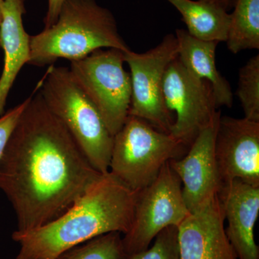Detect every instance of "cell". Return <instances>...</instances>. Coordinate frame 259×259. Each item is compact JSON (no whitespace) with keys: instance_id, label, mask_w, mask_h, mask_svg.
<instances>
[{"instance_id":"obj_1","label":"cell","mask_w":259,"mask_h":259,"mask_svg":"<svg viewBox=\"0 0 259 259\" xmlns=\"http://www.w3.org/2000/svg\"><path fill=\"white\" fill-rule=\"evenodd\" d=\"M39 87L28 97L0 160V190L21 233L59 218L104 175L49 110Z\"/></svg>"},{"instance_id":"obj_2","label":"cell","mask_w":259,"mask_h":259,"mask_svg":"<svg viewBox=\"0 0 259 259\" xmlns=\"http://www.w3.org/2000/svg\"><path fill=\"white\" fill-rule=\"evenodd\" d=\"M137 192L110 172L59 218L28 232L15 231L20 245L15 259H58L63 253L97 236L132 226Z\"/></svg>"},{"instance_id":"obj_3","label":"cell","mask_w":259,"mask_h":259,"mask_svg":"<svg viewBox=\"0 0 259 259\" xmlns=\"http://www.w3.org/2000/svg\"><path fill=\"white\" fill-rule=\"evenodd\" d=\"M104 48L131 51L111 11L95 0H64L56 23L30 35L28 64L51 66L59 59L71 62Z\"/></svg>"},{"instance_id":"obj_4","label":"cell","mask_w":259,"mask_h":259,"mask_svg":"<svg viewBox=\"0 0 259 259\" xmlns=\"http://www.w3.org/2000/svg\"><path fill=\"white\" fill-rule=\"evenodd\" d=\"M44 103L81 148L94 168L109 172L114 136L69 69L51 65L39 82Z\"/></svg>"},{"instance_id":"obj_5","label":"cell","mask_w":259,"mask_h":259,"mask_svg":"<svg viewBox=\"0 0 259 259\" xmlns=\"http://www.w3.org/2000/svg\"><path fill=\"white\" fill-rule=\"evenodd\" d=\"M185 147L171 134L128 115L122 128L114 136L109 172L138 192L153 182L162 167L177 158Z\"/></svg>"},{"instance_id":"obj_6","label":"cell","mask_w":259,"mask_h":259,"mask_svg":"<svg viewBox=\"0 0 259 259\" xmlns=\"http://www.w3.org/2000/svg\"><path fill=\"white\" fill-rule=\"evenodd\" d=\"M123 51L99 49L80 60L71 61L70 72L82 89L112 136L129 115L132 84L123 67Z\"/></svg>"},{"instance_id":"obj_7","label":"cell","mask_w":259,"mask_h":259,"mask_svg":"<svg viewBox=\"0 0 259 259\" xmlns=\"http://www.w3.org/2000/svg\"><path fill=\"white\" fill-rule=\"evenodd\" d=\"M190 214L180 178L167 162L155 180L137 192L132 226L122 237L126 255L148 249L162 230L178 227Z\"/></svg>"},{"instance_id":"obj_8","label":"cell","mask_w":259,"mask_h":259,"mask_svg":"<svg viewBox=\"0 0 259 259\" xmlns=\"http://www.w3.org/2000/svg\"><path fill=\"white\" fill-rule=\"evenodd\" d=\"M178 50L176 35L168 34L146 52L124 53L132 84L129 115L142 119L166 134H170L174 120L163 99V79L168 65L178 57Z\"/></svg>"},{"instance_id":"obj_9","label":"cell","mask_w":259,"mask_h":259,"mask_svg":"<svg viewBox=\"0 0 259 259\" xmlns=\"http://www.w3.org/2000/svg\"><path fill=\"white\" fill-rule=\"evenodd\" d=\"M163 95L168 110L176 112L170 134L185 147L221 115L210 83L190 72L178 57L165 71Z\"/></svg>"},{"instance_id":"obj_10","label":"cell","mask_w":259,"mask_h":259,"mask_svg":"<svg viewBox=\"0 0 259 259\" xmlns=\"http://www.w3.org/2000/svg\"><path fill=\"white\" fill-rule=\"evenodd\" d=\"M214 156L221 187L234 180L259 187V122L221 115Z\"/></svg>"},{"instance_id":"obj_11","label":"cell","mask_w":259,"mask_h":259,"mask_svg":"<svg viewBox=\"0 0 259 259\" xmlns=\"http://www.w3.org/2000/svg\"><path fill=\"white\" fill-rule=\"evenodd\" d=\"M221 116L200 131L185 157L168 161L183 185L182 195L190 213L207 205L221 190L214 156V141Z\"/></svg>"},{"instance_id":"obj_12","label":"cell","mask_w":259,"mask_h":259,"mask_svg":"<svg viewBox=\"0 0 259 259\" xmlns=\"http://www.w3.org/2000/svg\"><path fill=\"white\" fill-rule=\"evenodd\" d=\"M218 194L178 226L181 259H238L226 236Z\"/></svg>"},{"instance_id":"obj_13","label":"cell","mask_w":259,"mask_h":259,"mask_svg":"<svg viewBox=\"0 0 259 259\" xmlns=\"http://www.w3.org/2000/svg\"><path fill=\"white\" fill-rule=\"evenodd\" d=\"M228 227V241L238 259H259L254 226L259 212V187L234 180L223 185L218 193Z\"/></svg>"},{"instance_id":"obj_14","label":"cell","mask_w":259,"mask_h":259,"mask_svg":"<svg viewBox=\"0 0 259 259\" xmlns=\"http://www.w3.org/2000/svg\"><path fill=\"white\" fill-rule=\"evenodd\" d=\"M25 0H4L0 24V47L4 67L0 77V117L5 114L10 90L24 65L30 59V36L23 26Z\"/></svg>"},{"instance_id":"obj_15","label":"cell","mask_w":259,"mask_h":259,"mask_svg":"<svg viewBox=\"0 0 259 259\" xmlns=\"http://www.w3.org/2000/svg\"><path fill=\"white\" fill-rule=\"evenodd\" d=\"M175 35L178 42V58L186 69L210 83L218 107H231L233 95L231 85L216 66L218 42L199 40L183 29H177Z\"/></svg>"},{"instance_id":"obj_16","label":"cell","mask_w":259,"mask_h":259,"mask_svg":"<svg viewBox=\"0 0 259 259\" xmlns=\"http://www.w3.org/2000/svg\"><path fill=\"white\" fill-rule=\"evenodd\" d=\"M166 1L180 12L192 36L218 44L226 41L231 19L227 10L202 0Z\"/></svg>"},{"instance_id":"obj_17","label":"cell","mask_w":259,"mask_h":259,"mask_svg":"<svg viewBox=\"0 0 259 259\" xmlns=\"http://www.w3.org/2000/svg\"><path fill=\"white\" fill-rule=\"evenodd\" d=\"M234 10L230 14L227 35L228 50L238 54L247 49H259V0H233Z\"/></svg>"},{"instance_id":"obj_18","label":"cell","mask_w":259,"mask_h":259,"mask_svg":"<svg viewBox=\"0 0 259 259\" xmlns=\"http://www.w3.org/2000/svg\"><path fill=\"white\" fill-rule=\"evenodd\" d=\"M120 232H111L63 253L58 259H125L122 237Z\"/></svg>"},{"instance_id":"obj_19","label":"cell","mask_w":259,"mask_h":259,"mask_svg":"<svg viewBox=\"0 0 259 259\" xmlns=\"http://www.w3.org/2000/svg\"><path fill=\"white\" fill-rule=\"evenodd\" d=\"M236 95L245 118L259 122V55L253 56L240 69Z\"/></svg>"},{"instance_id":"obj_20","label":"cell","mask_w":259,"mask_h":259,"mask_svg":"<svg viewBox=\"0 0 259 259\" xmlns=\"http://www.w3.org/2000/svg\"><path fill=\"white\" fill-rule=\"evenodd\" d=\"M151 248L129 255L125 259H181L178 227H167L154 238Z\"/></svg>"},{"instance_id":"obj_21","label":"cell","mask_w":259,"mask_h":259,"mask_svg":"<svg viewBox=\"0 0 259 259\" xmlns=\"http://www.w3.org/2000/svg\"><path fill=\"white\" fill-rule=\"evenodd\" d=\"M27 103L28 98L20 105L10 109L6 113L5 112L4 115L0 117V160L4 153L10 135Z\"/></svg>"},{"instance_id":"obj_22","label":"cell","mask_w":259,"mask_h":259,"mask_svg":"<svg viewBox=\"0 0 259 259\" xmlns=\"http://www.w3.org/2000/svg\"><path fill=\"white\" fill-rule=\"evenodd\" d=\"M64 2V0H49L47 13L44 18V28H49L56 23Z\"/></svg>"},{"instance_id":"obj_23","label":"cell","mask_w":259,"mask_h":259,"mask_svg":"<svg viewBox=\"0 0 259 259\" xmlns=\"http://www.w3.org/2000/svg\"><path fill=\"white\" fill-rule=\"evenodd\" d=\"M202 1L217 5L227 11L232 8V5H233V0H202Z\"/></svg>"},{"instance_id":"obj_24","label":"cell","mask_w":259,"mask_h":259,"mask_svg":"<svg viewBox=\"0 0 259 259\" xmlns=\"http://www.w3.org/2000/svg\"><path fill=\"white\" fill-rule=\"evenodd\" d=\"M3 2L4 0H0V24H1L2 21V8H3ZM1 49V47H0Z\"/></svg>"}]
</instances>
